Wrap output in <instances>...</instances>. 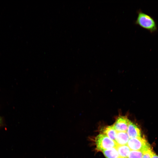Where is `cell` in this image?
I'll return each mask as SVG.
<instances>
[{
  "label": "cell",
  "instance_id": "30bf717a",
  "mask_svg": "<svg viewBox=\"0 0 158 158\" xmlns=\"http://www.w3.org/2000/svg\"><path fill=\"white\" fill-rule=\"evenodd\" d=\"M143 152L139 151L131 150L128 156V158H142Z\"/></svg>",
  "mask_w": 158,
  "mask_h": 158
},
{
  "label": "cell",
  "instance_id": "5bb4252c",
  "mask_svg": "<svg viewBox=\"0 0 158 158\" xmlns=\"http://www.w3.org/2000/svg\"><path fill=\"white\" fill-rule=\"evenodd\" d=\"M118 158H122V157H120L119 156V157H118Z\"/></svg>",
  "mask_w": 158,
  "mask_h": 158
},
{
  "label": "cell",
  "instance_id": "8fae6325",
  "mask_svg": "<svg viewBox=\"0 0 158 158\" xmlns=\"http://www.w3.org/2000/svg\"><path fill=\"white\" fill-rule=\"evenodd\" d=\"M152 151L150 148L143 152L142 158H151Z\"/></svg>",
  "mask_w": 158,
  "mask_h": 158
},
{
  "label": "cell",
  "instance_id": "5b68a950",
  "mask_svg": "<svg viewBox=\"0 0 158 158\" xmlns=\"http://www.w3.org/2000/svg\"><path fill=\"white\" fill-rule=\"evenodd\" d=\"M126 132L129 138L141 137V132L140 128L134 123L130 121Z\"/></svg>",
  "mask_w": 158,
  "mask_h": 158
},
{
  "label": "cell",
  "instance_id": "3957f363",
  "mask_svg": "<svg viewBox=\"0 0 158 158\" xmlns=\"http://www.w3.org/2000/svg\"><path fill=\"white\" fill-rule=\"evenodd\" d=\"M127 145L131 150L139 151L143 152L151 148L147 141L141 137L130 138Z\"/></svg>",
  "mask_w": 158,
  "mask_h": 158
},
{
  "label": "cell",
  "instance_id": "9c48e42d",
  "mask_svg": "<svg viewBox=\"0 0 158 158\" xmlns=\"http://www.w3.org/2000/svg\"><path fill=\"white\" fill-rule=\"evenodd\" d=\"M102 152L106 158H118L119 157L116 147L105 150Z\"/></svg>",
  "mask_w": 158,
  "mask_h": 158
},
{
  "label": "cell",
  "instance_id": "4fadbf2b",
  "mask_svg": "<svg viewBox=\"0 0 158 158\" xmlns=\"http://www.w3.org/2000/svg\"><path fill=\"white\" fill-rule=\"evenodd\" d=\"M1 122H2V119H1V118L0 116V124L1 123Z\"/></svg>",
  "mask_w": 158,
  "mask_h": 158
},
{
  "label": "cell",
  "instance_id": "52a82bcc",
  "mask_svg": "<svg viewBox=\"0 0 158 158\" xmlns=\"http://www.w3.org/2000/svg\"><path fill=\"white\" fill-rule=\"evenodd\" d=\"M102 131L103 134L115 142L117 131L112 125L105 127Z\"/></svg>",
  "mask_w": 158,
  "mask_h": 158
},
{
  "label": "cell",
  "instance_id": "ba28073f",
  "mask_svg": "<svg viewBox=\"0 0 158 158\" xmlns=\"http://www.w3.org/2000/svg\"><path fill=\"white\" fill-rule=\"evenodd\" d=\"M116 148L120 157L123 158H128V154L131 150L127 145H117Z\"/></svg>",
  "mask_w": 158,
  "mask_h": 158
},
{
  "label": "cell",
  "instance_id": "7a4b0ae2",
  "mask_svg": "<svg viewBox=\"0 0 158 158\" xmlns=\"http://www.w3.org/2000/svg\"><path fill=\"white\" fill-rule=\"evenodd\" d=\"M96 150L99 151L115 147L117 146L116 142L103 134L98 135L95 138Z\"/></svg>",
  "mask_w": 158,
  "mask_h": 158
},
{
  "label": "cell",
  "instance_id": "6da1fadb",
  "mask_svg": "<svg viewBox=\"0 0 158 158\" xmlns=\"http://www.w3.org/2000/svg\"><path fill=\"white\" fill-rule=\"evenodd\" d=\"M137 17L134 23L150 33L154 34L158 31L156 21L151 16L144 12L141 10L137 11Z\"/></svg>",
  "mask_w": 158,
  "mask_h": 158
},
{
  "label": "cell",
  "instance_id": "7c38bea8",
  "mask_svg": "<svg viewBox=\"0 0 158 158\" xmlns=\"http://www.w3.org/2000/svg\"><path fill=\"white\" fill-rule=\"evenodd\" d=\"M151 158H158V156L154 152H152Z\"/></svg>",
  "mask_w": 158,
  "mask_h": 158
},
{
  "label": "cell",
  "instance_id": "8992f818",
  "mask_svg": "<svg viewBox=\"0 0 158 158\" xmlns=\"http://www.w3.org/2000/svg\"><path fill=\"white\" fill-rule=\"evenodd\" d=\"M129 139L126 132H117L115 141L117 145H127Z\"/></svg>",
  "mask_w": 158,
  "mask_h": 158
},
{
  "label": "cell",
  "instance_id": "277c9868",
  "mask_svg": "<svg viewBox=\"0 0 158 158\" xmlns=\"http://www.w3.org/2000/svg\"><path fill=\"white\" fill-rule=\"evenodd\" d=\"M130 121L126 115H119L112 125L117 132H126Z\"/></svg>",
  "mask_w": 158,
  "mask_h": 158
}]
</instances>
